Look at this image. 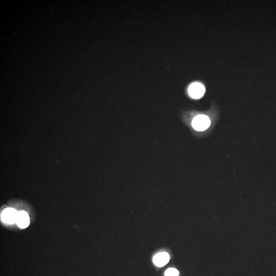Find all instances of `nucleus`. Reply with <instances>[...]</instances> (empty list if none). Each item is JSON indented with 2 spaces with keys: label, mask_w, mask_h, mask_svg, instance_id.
Returning <instances> with one entry per match:
<instances>
[{
  "label": "nucleus",
  "mask_w": 276,
  "mask_h": 276,
  "mask_svg": "<svg viewBox=\"0 0 276 276\" xmlns=\"http://www.w3.org/2000/svg\"><path fill=\"white\" fill-rule=\"evenodd\" d=\"M210 120L209 117L206 115H200L193 119L192 125L195 130L204 131L210 126Z\"/></svg>",
  "instance_id": "f257e3e1"
},
{
  "label": "nucleus",
  "mask_w": 276,
  "mask_h": 276,
  "mask_svg": "<svg viewBox=\"0 0 276 276\" xmlns=\"http://www.w3.org/2000/svg\"><path fill=\"white\" fill-rule=\"evenodd\" d=\"M18 212L13 208H8L3 211L1 215V219L6 224H13L16 222Z\"/></svg>",
  "instance_id": "f03ea898"
},
{
  "label": "nucleus",
  "mask_w": 276,
  "mask_h": 276,
  "mask_svg": "<svg viewBox=\"0 0 276 276\" xmlns=\"http://www.w3.org/2000/svg\"><path fill=\"white\" fill-rule=\"evenodd\" d=\"M188 92L189 94L192 98L199 99L204 95L205 88L201 83L196 82L190 85Z\"/></svg>",
  "instance_id": "7ed1b4c3"
},
{
  "label": "nucleus",
  "mask_w": 276,
  "mask_h": 276,
  "mask_svg": "<svg viewBox=\"0 0 276 276\" xmlns=\"http://www.w3.org/2000/svg\"><path fill=\"white\" fill-rule=\"evenodd\" d=\"M16 223L21 229H25L28 227L30 224L29 216L28 213L24 211L18 212V218Z\"/></svg>",
  "instance_id": "20e7f679"
},
{
  "label": "nucleus",
  "mask_w": 276,
  "mask_h": 276,
  "mask_svg": "<svg viewBox=\"0 0 276 276\" xmlns=\"http://www.w3.org/2000/svg\"><path fill=\"white\" fill-rule=\"evenodd\" d=\"M170 257L167 253H160L157 254L153 258V263L159 267L165 265L169 261Z\"/></svg>",
  "instance_id": "39448f33"
},
{
  "label": "nucleus",
  "mask_w": 276,
  "mask_h": 276,
  "mask_svg": "<svg viewBox=\"0 0 276 276\" xmlns=\"http://www.w3.org/2000/svg\"><path fill=\"white\" fill-rule=\"evenodd\" d=\"M165 276H178L179 272L174 268L168 269L165 272Z\"/></svg>",
  "instance_id": "423d86ee"
}]
</instances>
